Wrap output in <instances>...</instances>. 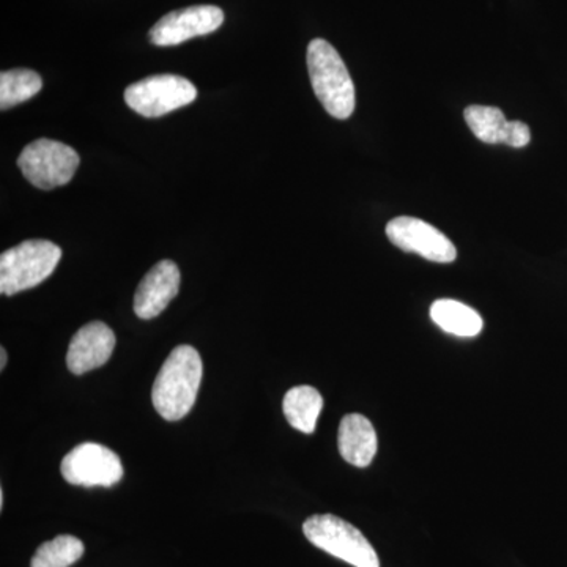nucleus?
Here are the masks:
<instances>
[{"label": "nucleus", "mask_w": 567, "mask_h": 567, "mask_svg": "<svg viewBox=\"0 0 567 567\" xmlns=\"http://www.w3.org/2000/svg\"><path fill=\"white\" fill-rule=\"evenodd\" d=\"M466 125L477 140L486 144H506L509 147H527L532 141L527 123L507 122L502 110L494 106H468L464 111Z\"/></svg>", "instance_id": "obj_12"}, {"label": "nucleus", "mask_w": 567, "mask_h": 567, "mask_svg": "<svg viewBox=\"0 0 567 567\" xmlns=\"http://www.w3.org/2000/svg\"><path fill=\"white\" fill-rule=\"evenodd\" d=\"M181 270L173 260H162L148 271L134 295V312L140 319L162 315L181 290Z\"/></svg>", "instance_id": "obj_10"}, {"label": "nucleus", "mask_w": 567, "mask_h": 567, "mask_svg": "<svg viewBox=\"0 0 567 567\" xmlns=\"http://www.w3.org/2000/svg\"><path fill=\"white\" fill-rule=\"evenodd\" d=\"M80 155L62 142L37 140L22 151L18 166L35 188L54 189L73 181Z\"/></svg>", "instance_id": "obj_5"}, {"label": "nucleus", "mask_w": 567, "mask_h": 567, "mask_svg": "<svg viewBox=\"0 0 567 567\" xmlns=\"http://www.w3.org/2000/svg\"><path fill=\"white\" fill-rule=\"evenodd\" d=\"M224 22L221 9L215 6H194L175 10L156 22L148 32L155 47H177L194 37L218 31Z\"/></svg>", "instance_id": "obj_9"}, {"label": "nucleus", "mask_w": 567, "mask_h": 567, "mask_svg": "<svg viewBox=\"0 0 567 567\" xmlns=\"http://www.w3.org/2000/svg\"><path fill=\"white\" fill-rule=\"evenodd\" d=\"M197 89L192 81L177 74H155L128 85L125 102L144 117L155 118L193 103Z\"/></svg>", "instance_id": "obj_6"}, {"label": "nucleus", "mask_w": 567, "mask_h": 567, "mask_svg": "<svg viewBox=\"0 0 567 567\" xmlns=\"http://www.w3.org/2000/svg\"><path fill=\"white\" fill-rule=\"evenodd\" d=\"M386 237L402 251L420 254L431 262L451 264L457 257L456 246L445 234L412 216L391 219L386 224Z\"/></svg>", "instance_id": "obj_8"}, {"label": "nucleus", "mask_w": 567, "mask_h": 567, "mask_svg": "<svg viewBox=\"0 0 567 567\" xmlns=\"http://www.w3.org/2000/svg\"><path fill=\"white\" fill-rule=\"evenodd\" d=\"M43 87V80L37 71L17 69L0 74V110L7 111L28 102Z\"/></svg>", "instance_id": "obj_16"}, {"label": "nucleus", "mask_w": 567, "mask_h": 567, "mask_svg": "<svg viewBox=\"0 0 567 567\" xmlns=\"http://www.w3.org/2000/svg\"><path fill=\"white\" fill-rule=\"evenodd\" d=\"M431 319L443 331L458 338H475L484 327L475 309L456 300H436L431 306Z\"/></svg>", "instance_id": "obj_15"}, {"label": "nucleus", "mask_w": 567, "mask_h": 567, "mask_svg": "<svg viewBox=\"0 0 567 567\" xmlns=\"http://www.w3.org/2000/svg\"><path fill=\"white\" fill-rule=\"evenodd\" d=\"M63 480L73 486L112 487L121 483V458L110 447L99 443H82L63 457Z\"/></svg>", "instance_id": "obj_7"}, {"label": "nucleus", "mask_w": 567, "mask_h": 567, "mask_svg": "<svg viewBox=\"0 0 567 567\" xmlns=\"http://www.w3.org/2000/svg\"><path fill=\"white\" fill-rule=\"evenodd\" d=\"M115 347L114 331L103 322H91L71 339L66 365L74 375H82L107 363Z\"/></svg>", "instance_id": "obj_11"}, {"label": "nucleus", "mask_w": 567, "mask_h": 567, "mask_svg": "<svg viewBox=\"0 0 567 567\" xmlns=\"http://www.w3.org/2000/svg\"><path fill=\"white\" fill-rule=\"evenodd\" d=\"M84 550L81 539L71 535H61L37 548L31 567H70L80 561Z\"/></svg>", "instance_id": "obj_17"}, {"label": "nucleus", "mask_w": 567, "mask_h": 567, "mask_svg": "<svg viewBox=\"0 0 567 567\" xmlns=\"http://www.w3.org/2000/svg\"><path fill=\"white\" fill-rule=\"evenodd\" d=\"M7 364V352L6 349H0V369H6Z\"/></svg>", "instance_id": "obj_18"}, {"label": "nucleus", "mask_w": 567, "mask_h": 567, "mask_svg": "<svg viewBox=\"0 0 567 567\" xmlns=\"http://www.w3.org/2000/svg\"><path fill=\"white\" fill-rule=\"evenodd\" d=\"M306 539L353 567H380L374 547L363 533L333 514L309 517L303 524Z\"/></svg>", "instance_id": "obj_4"}, {"label": "nucleus", "mask_w": 567, "mask_h": 567, "mask_svg": "<svg viewBox=\"0 0 567 567\" xmlns=\"http://www.w3.org/2000/svg\"><path fill=\"white\" fill-rule=\"evenodd\" d=\"M338 447L342 458L350 465H371L377 454V432L368 417L352 413L342 417L339 424Z\"/></svg>", "instance_id": "obj_13"}, {"label": "nucleus", "mask_w": 567, "mask_h": 567, "mask_svg": "<svg viewBox=\"0 0 567 567\" xmlns=\"http://www.w3.org/2000/svg\"><path fill=\"white\" fill-rule=\"evenodd\" d=\"M203 372V358L194 347H175L153 383V406L164 420L178 421L192 412Z\"/></svg>", "instance_id": "obj_1"}, {"label": "nucleus", "mask_w": 567, "mask_h": 567, "mask_svg": "<svg viewBox=\"0 0 567 567\" xmlns=\"http://www.w3.org/2000/svg\"><path fill=\"white\" fill-rule=\"evenodd\" d=\"M323 409V398L316 388L295 386L284 395L282 410L289 424L303 434L316 431L317 420Z\"/></svg>", "instance_id": "obj_14"}, {"label": "nucleus", "mask_w": 567, "mask_h": 567, "mask_svg": "<svg viewBox=\"0 0 567 567\" xmlns=\"http://www.w3.org/2000/svg\"><path fill=\"white\" fill-rule=\"evenodd\" d=\"M3 507V491L0 488V509Z\"/></svg>", "instance_id": "obj_19"}, {"label": "nucleus", "mask_w": 567, "mask_h": 567, "mask_svg": "<svg viewBox=\"0 0 567 567\" xmlns=\"http://www.w3.org/2000/svg\"><path fill=\"white\" fill-rule=\"evenodd\" d=\"M309 78L319 102L328 114L339 121L352 117L357 95L354 85L339 52L327 40L316 39L309 43Z\"/></svg>", "instance_id": "obj_2"}, {"label": "nucleus", "mask_w": 567, "mask_h": 567, "mask_svg": "<svg viewBox=\"0 0 567 567\" xmlns=\"http://www.w3.org/2000/svg\"><path fill=\"white\" fill-rule=\"evenodd\" d=\"M62 249L48 240H28L0 256V293L11 297L47 281L61 262Z\"/></svg>", "instance_id": "obj_3"}]
</instances>
